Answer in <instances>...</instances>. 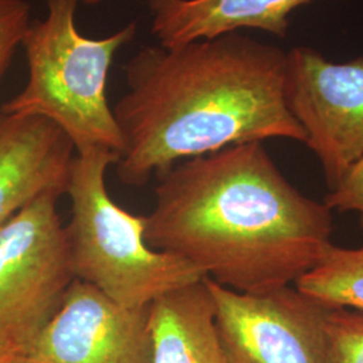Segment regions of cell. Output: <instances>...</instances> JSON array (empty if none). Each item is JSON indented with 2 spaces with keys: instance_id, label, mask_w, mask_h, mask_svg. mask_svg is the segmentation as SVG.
Here are the masks:
<instances>
[{
  "instance_id": "6da1fadb",
  "label": "cell",
  "mask_w": 363,
  "mask_h": 363,
  "mask_svg": "<svg viewBox=\"0 0 363 363\" xmlns=\"http://www.w3.org/2000/svg\"><path fill=\"white\" fill-rule=\"evenodd\" d=\"M157 179L147 245L225 288L295 284L333 245L331 210L286 181L261 142L183 160Z\"/></svg>"
},
{
  "instance_id": "7a4b0ae2",
  "label": "cell",
  "mask_w": 363,
  "mask_h": 363,
  "mask_svg": "<svg viewBox=\"0 0 363 363\" xmlns=\"http://www.w3.org/2000/svg\"><path fill=\"white\" fill-rule=\"evenodd\" d=\"M113 108L118 179L142 187L183 160L306 132L286 100V52L240 31L177 48L147 46L123 67Z\"/></svg>"
},
{
  "instance_id": "3957f363",
  "label": "cell",
  "mask_w": 363,
  "mask_h": 363,
  "mask_svg": "<svg viewBox=\"0 0 363 363\" xmlns=\"http://www.w3.org/2000/svg\"><path fill=\"white\" fill-rule=\"evenodd\" d=\"M78 3L46 0V18L31 22L21 46L28 66L26 86L0 112L50 120L76 151L104 147L120 155L123 139L106 99V79L116 52L136 37L138 22L105 38H86L76 27Z\"/></svg>"
},
{
  "instance_id": "277c9868",
  "label": "cell",
  "mask_w": 363,
  "mask_h": 363,
  "mask_svg": "<svg viewBox=\"0 0 363 363\" xmlns=\"http://www.w3.org/2000/svg\"><path fill=\"white\" fill-rule=\"evenodd\" d=\"M118 157L104 147L76 151L66 187L72 202L66 240L76 279L121 306L144 308L203 276L181 257L148 247L144 216L111 198L105 177Z\"/></svg>"
},
{
  "instance_id": "5b68a950",
  "label": "cell",
  "mask_w": 363,
  "mask_h": 363,
  "mask_svg": "<svg viewBox=\"0 0 363 363\" xmlns=\"http://www.w3.org/2000/svg\"><path fill=\"white\" fill-rule=\"evenodd\" d=\"M61 195H39L0 228V350L26 355L76 280Z\"/></svg>"
},
{
  "instance_id": "8992f818",
  "label": "cell",
  "mask_w": 363,
  "mask_h": 363,
  "mask_svg": "<svg viewBox=\"0 0 363 363\" xmlns=\"http://www.w3.org/2000/svg\"><path fill=\"white\" fill-rule=\"evenodd\" d=\"M203 280L230 363H328L330 307L295 286L242 294Z\"/></svg>"
},
{
  "instance_id": "52a82bcc",
  "label": "cell",
  "mask_w": 363,
  "mask_h": 363,
  "mask_svg": "<svg viewBox=\"0 0 363 363\" xmlns=\"http://www.w3.org/2000/svg\"><path fill=\"white\" fill-rule=\"evenodd\" d=\"M286 100L333 189L363 156V55L333 62L298 46L286 52Z\"/></svg>"
},
{
  "instance_id": "ba28073f",
  "label": "cell",
  "mask_w": 363,
  "mask_h": 363,
  "mask_svg": "<svg viewBox=\"0 0 363 363\" xmlns=\"http://www.w3.org/2000/svg\"><path fill=\"white\" fill-rule=\"evenodd\" d=\"M26 357L30 363H152L150 307L121 306L76 279Z\"/></svg>"
},
{
  "instance_id": "9c48e42d",
  "label": "cell",
  "mask_w": 363,
  "mask_h": 363,
  "mask_svg": "<svg viewBox=\"0 0 363 363\" xmlns=\"http://www.w3.org/2000/svg\"><path fill=\"white\" fill-rule=\"evenodd\" d=\"M74 155L50 120L0 112V228L39 195L65 194Z\"/></svg>"
},
{
  "instance_id": "30bf717a",
  "label": "cell",
  "mask_w": 363,
  "mask_h": 363,
  "mask_svg": "<svg viewBox=\"0 0 363 363\" xmlns=\"http://www.w3.org/2000/svg\"><path fill=\"white\" fill-rule=\"evenodd\" d=\"M313 0H148L151 33L163 48L255 28L284 38L289 15Z\"/></svg>"
},
{
  "instance_id": "8fae6325",
  "label": "cell",
  "mask_w": 363,
  "mask_h": 363,
  "mask_svg": "<svg viewBox=\"0 0 363 363\" xmlns=\"http://www.w3.org/2000/svg\"><path fill=\"white\" fill-rule=\"evenodd\" d=\"M150 327L152 363H230L203 279L155 300L150 306Z\"/></svg>"
},
{
  "instance_id": "7c38bea8",
  "label": "cell",
  "mask_w": 363,
  "mask_h": 363,
  "mask_svg": "<svg viewBox=\"0 0 363 363\" xmlns=\"http://www.w3.org/2000/svg\"><path fill=\"white\" fill-rule=\"evenodd\" d=\"M295 288L330 308L363 312V247L331 245Z\"/></svg>"
},
{
  "instance_id": "4fadbf2b",
  "label": "cell",
  "mask_w": 363,
  "mask_h": 363,
  "mask_svg": "<svg viewBox=\"0 0 363 363\" xmlns=\"http://www.w3.org/2000/svg\"><path fill=\"white\" fill-rule=\"evenodd\" d=\"M327 337L328 363H363V312L331 308Z\"/></svg>"
},
{
  "instance_id": "5bb4252c",
  "label": "cell",
  "mask_w": 363,
  "mask_h": 363,
  "mask_svg": "<svg viewBox=\"0 0 363 363\" xmlns=\"http://www.w3.org/2000/svg\"><path fill=\"white\" fill-rule=\"evenodd\" d=\"M31 25V6L27 0H0V81Z\"/></svg>"
},
{
  "instance_id": "9a60e30c",
  "label": "cell",
  "mask_w": 363,
  "mask_h": 363,
  "mask_svg": "<svg viewBox=\"0 0 363 363\" xmlns=\"http://www.w3.org/2000/svg\"><path fill=\"white\" fill-rule=\"evenodd\" d=\"M325 205L330 210L355 211L359 214L363 229V156L342 175L325 196Z\"/></svg>"
},
{
  "instance_id": "2e32d148",
  "label": "cell",
  "mask_w": 363,
  "mask_h": 363,
  "mask_svg": "<svg viewBox=\"0 0 363 363\" xmlns=\"http://www.w3.org/2000/svg\"><path fill=\"white\" fill-rule=\"evenodd\" d=\"M0 363H30L26 355L15 351L0 350Z\"/></svg>"
},
{
  "instance_id": "e0dca14e",
  "label": "cell",
  "mask_w": 363,
  "mask_h": 363,
  "mask_svg": "<svg viewBox=\"0 0 363 363\" xmlns=\"http://www.w3.org/2000/svg\"><path fill=\"white\" fill-rule=\"evenodd\" d=\"M79 1H82V3L86 4V6H96V4L101 3L103 0H79Z\"/></svg>"
}]
</instances>
